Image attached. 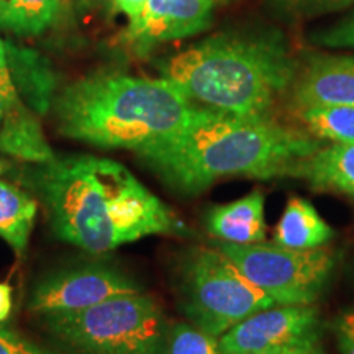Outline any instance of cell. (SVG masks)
Masks as SVG:
<instances>
[{"instance_id":"obj_31","label":"cell","mask_w":354,"mask_h":354,"mask_svg":"<svg viewBox=\"0 0 354 354\" xmlns=\"http://www.w3.org/2000/svg\"><path fill=\"white\" fill-rule=\"evenodd\" d=\"M214 2H215V0H214Z\"/></svg>"},{"instance_id":"obj_20","label":"cell","mask_w":354,"mask_h":354,"mask_svg":"<svg viewBox=\"0 0 354 354\" xmlns=\"http://www.w3.org/2000/svg\"><path fill=\"white\" fill-rule=\"evenodd\" d=\"M162 354H227L220 338L187 322L169 325Z\"/></svg>"},{"instance_id":"obj_5","label":"cell","mask_w":354,"mask_h":354,"mask_svg":"<svg viewBox=\"0 0 354 354\" xmlns=\"http://www.w3.org/2000/svg\"><path fill=\"white\" fill-rule=\"evenodd\" d=\"M57 342L76 354H162L169 323L146 292L41 317Z\"/></svg>"},{"instance_id":"obj_16","label":"cell","mask_w":354,"mask_h":354,"mask_svg":"<svg viewBox=\"0 0 354 354\" xmlns=\"http://www.w3.org/2000/svg\"><path fill=\"white\" fill-rule=\"evenodd\" d=\"M12 81L35 113H46L51 105L56 77L50 63L35 51L7 44Z\"/></svg>"},{"instance_id":"obj_23","label":"cell","mask_w":354,"mask_h":354,"mask_svg":"<svg viewBox=\"0 0 354 354\" xmlns=\"http://www.w3.org/2000/svg\"><path fill=\"white\" fill-rule=\"evenodd\" d=\"M0 354H56L32 339L25 338L17 331L0 326Z\"/></svg>"},{"instance_id":"obj_18","label":"cell","mask_w":354,"mask_h":354,"mask_svg":"<svg viewBox=\"0 0 354 354\" xmlns=\"http://www.w3.org/2000/svg\"><path fill=\"white\" fill-rule=\"evenodd\" d=\"M297 115L310 135L320 141H330L331 145L354 143L353 105L307 109L297 112Z\"/></svg>"},{"instance_id":"obj_19","label":"cell","mask_w":354,"mask_h":354,"mask_svg":"<svg viewBox=\"0 0 354 354\" xmlns=\"http://www.w3.org/2000/svg\"><path fill=\"white\" fill-rule=\"evenodd\" d=\"M61 0H7L0 26L19 35L41 33L55 20Z\"/></svg>"},{"instance_id":"obj_26","label":"cell","mask_w":354,"mask_h":354,"mask_svg":"<svg viewBox=\"0 0 354 354\" xmlns=\"http://www.w3.org/2000/svg\"><path fill=\"white\" fill-rule=\"evenodd\" d=\"M254 354H325V349H323L322 338H313L302 343L289 344V346H282L276 349H268V351H261Z\"/></svg>"},{"instance_id":"obj_2","label":"cell","mask_w":354,"mask_h":354,"mask_svg":"<svg viewBox=\"0 0 354 354\" xmlns=\"http://www.w3.org/2000/svg\"><path fill=\"white\" fill-rule=\"evenodd\" d=\"M323 146L315 136L276 118L238 117L194 107L179 130L136 149L154 176L180 196H198L228 177H295Z\"/></svg>"},{"instance_id":"obj_13","label":"cell","mask_w":354,"mask_h":354,"mask_svg":"<svg viewBox=\"0 0 354 354\" xmlns=\"http://www.w3.org/2000/svg\"><path fill=\"white\" fill-rule=\"evenodd\" d=\"M0 153L38 166L48 165L56 158L44 138L37 113L25 102L6 107L0 125Z\"/></svg>"},{"instance_id":"obj_24","label":"cell","mask_w":354,"mask_h":354,"mask_svg":"<svg viewBox=\"0 0 354 354\" xmlns=\"http://www.w3.org/2000/svg\"><path fill=\"white\" fill-rule=\"evenodd\" d=\"M333 330L339 354H354V308L336 317Z\"/></svg>"},{"instance_id":"obj_14","label":"cell","mask_w":354,"mask_h":354,"mask_svg":"<svg viewBox=\"0 0 354 354\" xmlns=\"http://www.w3.org/2000/svg\"><path fill=\"white\" fill-rule=\"evenodd\" d=\"M295 177L307 180L317 190L354 197V143L323 145L300 162Z\"/></svg>"},{"instance_id":"obj_9","label":"cell","mask_w":354,"mask_h":354,"mask_svg":"<svg viewBox=\"0 0 354 354\" xmlns=\"http://www.w3.org/2000/svg\"><path fill=\"white\" fill-rule=\"evenodd\" d=\"M313 338H322L315 305H272L230 328L220 344L227 354H254Z\"/></svg>"},{"instance_id":"obj_3","label":"cell","mask_w":354,"mask_h":354,"mask_svg":"<svg viewBox=\"0 0 354 354\" xmlns=\"http://www.w3.org/2000/svg\"><path fill=\"white\" fill-rule=\"evenodd\" d=\"M299 64L281 30L248 26L192 44L158 69L198 107L274 118L277 105L289 99Z\"/></svg>"},{"instance_id":"obj_17","label":"cell","mask_w":354,"mask_h":354,"mask_svg":"<svg viewBox=\"0 0 354 354\" xmlns=\"http://www.w3.org/2000/svg\"><path fill=\"white\" fill-rule=\"evenodd\" d=\"M37 214V201L0 177V238L19 256L28 248Z\"/></svg>"},{"instance_id":"obj_8","label":"cell","mask_w":354,"mask_h":354,"mask_svg":"<svg viewBox=\"0 0 354 354\" xmlns=\"http://www.w3.org/2000/svg\"><path fill=\"white\" fill-rule=\"evenodd\" d=\"M143 292L135 279L109 264L63 268L43 276L33 287L28 307L39 317L77 312L120 295Z\"/></svg>"},{"instance_id":"obj_22","label":"cell","mask_w":354,"mask_h":354,"mask_svg":"<svg viewBox=\"0 0 354 354\" xmlns=\"http://www.w3.org/2000/svg\"><path fill=\"white\" fill-rule=\"evenodd\" d=\"M310 41L326 48H354V10L330 28L310 35Z\"/></svg>"},{"instance_id":"obj_28","label":"cell","mask_w":354,"mask_h":354,"mask_svg":"<svg viewBox=\"0 0 354 354\" xmlns=\"http://www.w3.org/2000/svg\"><path fill=\"white\" fill-rule=\"evenodd\" d=\"M13 307V290L8 284L0 282V325L7 320Z\"/></svg>"},{"instance_id":"obj_7","label":"cell","mask_w":354,"mask_h":354,"mask_svg":"<svg viewBox=\"0 0 354 354\" xmlns=\"http://www.w3.org/2000/svg\"><path fill=\"white\" fill-rule=\"evenodd\" d=\"M216 248L277 305H315L328 289L338 264V253L326 246L292 250L266 241L254 245L216 241Z\"/></svg>"},{"instance_id":"obj_29","label":"cell","mask_w":354,"mask_h":354,"mask_svg":"<svg viewBox=\"0 0 354 354\" xmlns=\"http://www.w3.org/2000/svg\"><path fill=\"white\" fill-rule=\"evenodd\" d=\"M10 169H12L10 165H8L7 161H3V159H0V177H2L6 172H8Z\"/></svg>"},{"instance_id":"obj_21","label":"cell","mask_w":354,"mask_h":354,"mask_svg":"<svg viewBox=\"0 0 354 354\" xmlns=\"http://www.w3.org/2000/svg\"><path fill=\"white\" fill-rule=\"evenodd\" d=\"M281 13L290 19H312L354 6V0H272Z\"/></svg>"},{"instance_id":"obj_15","label":"cell","mask_w":354,"mask_h":354,"mask_svg":"<svg viewBox=\"0 0 354 354\" xmlns=\"http://www.w3.org/2000/svg\"><path fill=\"white\" fill-rule=\"evenodd\" d=\"M333 236V228L302 197H292L287 202L274 228V243L292 250H317L328 245Z\"/></svg>"},{"instance_id":"obj_10","label":"cell","mask_w":354,"mask_h":354,"mask_svg":"<svg viewBox=\"0 0 354 354\" xmlns=\"http://www.w3.org/2000/svg\"><path fill=\"white\" fill-rule=\"evenodd\" d=\"M214 0H148L136 19L130 20L123 39L138 53L156 44L183 39L210 25Z\"/></svg>"},{"instance_id":"obj_6","label":"cell","mask_w":354,"mask_h":354,"mask_svg":"<svg viewBox=\"0 0 354 354\" xmlns=\"http://www.w3.org/2000/svg\"><path fill=\"white\" fill-rule=\"evenodd\" d=\"M177 295L189 323L216 338L245 318L277 305L218 248L205 246L192 248L180 261Z\"/></svg>"},{"instance_id":"obj_30","label":"cell","mask_w":354,"mask_h":354,"mask_svg":"<svg viewBox=\"0 0 354 354\" xmlns=\"http://www.w3.org/2000/svg\"><path fill=\"white\" fill-rule=\"evenodd\" d=\"M3 115H6V100H3L2 95H0V125H2Z\"/></svg>"},{"instance_id":"obj_4","label":"cell","mask_w":354,"mask_h":354,"mask_svg":"<svg viewBox=\"0 0 354 354\" xmlns=\"http://www.w3.org/2000/svg\"><path fill=\"white\" fill-rule=\"evenodd\" d=\"M196 105L165 77L95 71L77 79L56 100L59 131L105 149H136L184 125Z\"/></svg>"},{"instance_id":"obj_1","label":"cell","mask_w":354,"mask_h":354,"mask_svg":"<svg viewBox=\"0 0 354 354\" xmlns=\"http://www.w3.org/2000/svg\"><path fill=\"white\" fill-rule=\"evenodd\" d=\"M26 174L46 207L53 233L87 253H110L159 234H190L171 207L113 159L56 156Z\"/></svg>"},{"instance_id":"obj_12","label":"cell","mask_w":354,"mask_h":354,"mask_svg":"<svg viewBox=\"0 0 354 354\" xmlns=\"http://www.w3.org/2000/svg\"><path fill=\"white\" fill-rule=\"evenodd\" d=\"M266 198L253 190L236 201L212 207L207 212L205 227L216 241L230 245H254L266 241L268 227L264 214Z\"/></svg>"},{"instance_id":"obj_27","label":"cell","mask_w":354,"mask_h":354,"mask_svg":"<svg viewBox=\"0 0 354 354\" xmlns=\"http://www.w3.org/2000/svg\"><path fill=\"white\" fill-rule=\"evenodd\" d=\"M148 0H113V6L117 10L125 13L128 19L133 20L140 15Z\"/></svg>"},{"instance_id":"obj_11","label":"cell","mask_w":354,"mask_h":354,"mask_svg":"<svg viewBox=\"0 0 354 354\" xmlns=\"http://www.w3.org/2000/svg\"><path fill=\"white\" fill-rule=\"evenodd\" d=\"M289 99L295 112L333 105L354 107V56L312 55L299 64Z\"/></svg>"},{"instance_id":"obj_25","label":"cell","mask_w":354,"mask_h":354,"mask_svg":"<svg viewBox=\"0 0 354 354\" xmlns=\"http://www.w3.org/2000/svg\"><path fill=\"white\" fill-rule=\"evenodd\" d=\"M0 95L6 100V107H13V105L24 102L20 99L15 86H13L10 68H8L7 43H3L2 39H0Z\"/></svg>"}]
</instances>
